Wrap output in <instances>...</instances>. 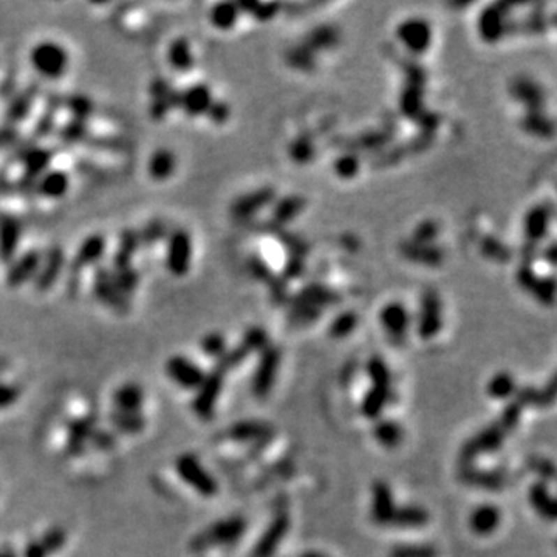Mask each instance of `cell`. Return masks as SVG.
<instances>
[{"mask_svg": "<svg viewBox=\"0 0 557 557\" xmlns=\"http://www.w3.org/2000/svg\"><path fill=\"white\" fill-rule=\"evenodd\" d=\"M522 412L523 407L520 406L516 399L506 406L503 412L500 413L497 421L484 427L483 431L474 435L473 438H469L461 446L460 459L463 464H473V461L478 459L480 455H487L498 451V449L503 446L506 437H508L512 431H516V427L520 423V418H522Z\"/></svg>", "mask_w": 557, "mask_h": 557, "instance_id": "cell-1", "label": "cell"}, {"mask_svg": "<svg viewBox=\"0 0 557 557\" xmlns=\"http://www.w3.org/2000/svg\"><path fill=\"white\" fill-rule=\"evenodd\" d=\"M367 376L371 387L362 399L361 412L366 418L376 419L392 399L390 369L380 356H375L367 362Z\"/></svg>", "mask_w": 557, "mask_h": 557, "instance_id": "cell-2", "label": "cell"}, {"mask_svg": "<svg viewBox=\"0 0 557 557\" xmlns=\"http://www.w3.org/2000/svg\"><path fill=\"white\" fill-rule=\"evenodd\" d=\"M246 531V520L240 516L221 519L208 530L197 534L191 542V549L195 553L206 551L214 547H230L237 544Z\"/></svg>", "mask_w": 557, "mask_h": 557, "instance_id": "cell-3", "label": "cell"}, {"mask_svg": "<svg viewBox=\"0 0 557 557\" xmlns=\"http://www.w3.org/2000/svg\"><path fill=\"white\" fill-rule=\"evenodd\" d=\"M177 474L181 480L197 491L203 497H214L218 491V483L211 473H208L202 461L192 454H181L175 461Z\"/></svg>", "mask_w": 557, "mask_h": 557, "instance_id": "cell-4", "label": "cell"}, {"mask_svg": "<svg viewBox=\"0 0 557 557\" xmlns=\"http://www.w3.org/2000/svg\"><path fill=\"white\" fill-rule=\"evenodd\" d=\"M31 64L42 76L56 80L64 75L68 66V54L56 42H40L31 52Z\"/></svg>", "mask_w": 557, "mask_h": 557, "instance_id": "cell-5", "label": "cell"}, {"mask_svg": "<svg viewBox=\"0 0 557 557\" xmlns=\"http://www.w3.org/2000/svg\"><path fill=\"white\" fill-rule=\"evenodd\" d=\"M192 262V239L186 230L172 231L168 239L166 267L175 277H183L189 273Z\"/></svg>", "mask_w": 557, "mask_h": 557, "instance_id": "cell-6", "label": "cell"}, {"mask_svg": "<svg viewBox=\"0 0 557 557\" xmlns=\"http://www.w3.org/2000/svg\"><path fill=\"white\" fill-rule=\"evenodd\" d=\"M225 383V373L218 369L214 367L211 373H206L203 384L197 389V395L192 401V409L197 413L200 418L209 419L216 410V404L218 401V396L221 394Z\"/></svg>", "mask_w": 557, "mask_h": 557, "instance_id": "cell-7", "label": "cell"}, {"mask_svg": "<svg viewBox=\"0 0 557 557\" xmlns=\"http://www.w3.org/2000/svg\"><path fill=\"white\" fill-rule=\"evenodd\" d=\"M260 359L253 375V394L257 398H265L273 389L278 366H281V352L276 347H267L260 352Z\"/></svg>", "mask_w": 557, "mask_h": 557, "instance_id": "cell-8", "label": "cell"}, {"mask_svg": "<svg viewBox=\"0 0 557 557\" xmlns=\"http://www.w3.org/2000/svg\"><path fill=\"white\" fill-rule=\"evenodd\" d=\"M291 520L290 516L285 511L274 514V517L271 519L269 525L263 534L255 542V545L251 551V557H273L277 551L278 545L282 544V540L287 537L290 531Z\"/></svg>", "mask_w": 557, "mask_h": 557, "instance_id": "cell-9", "label": "cell"}, {"mask_svg": "<svg viewBox=\"0 0 557 557\" xmlns=\"http://www.w3.org/2000/svg\"><path fill=\"white\" fill-rule=\"evenodd\" d=\"M398 39L409 52L421 54L431 47L432 28L429 22L421 17H410L398 25Z\"/></svg>", "mask_w": 557, "mask_h": 557, "instance_id": "cell-10", "label": "cell"}, {"mask_svg": "<svg viewBox=\"0 0 557 557\" xmlns=\"http://www.w3.org/2000/svg\"><path fill=\"white\" fill-rule=\"evenodd\" d=\"M93 292L95 296L110 309H115L119 313H127L131 309L127 296L121 291L112 277V271L105 267L96 268L95 282H93Z\"/></svg>", "mask_w": 557, "mask_h": 557, "instance_id": "cell-11", "label": "cell"}, {"mask_svg": "<svg viewBox=\"0 0 557 557\" xmlns=\"http://www.w3.org/2000/svg\"><path fill=\"white\" fill-rule=\"evenodd\" d=\"M166 373L177 385L186 390H197L206 376L202 367L181 355L169 358L166 362Z\"/></svg>", "mask_w": 557, "mask_h": 557, "instance_id": "cell-12", "label": "cell"}, {"mask_svg": "<svg viewBox=\"0 0 557 557\" xmlns=\"http://www.w3.org/2000/svg\"><path fill=\"white\" fill-rule=\"evenodd\" d=\"M396 511V505L394 500V492L389 487L387 482L376 480L371 487V503H370V516L371 520L380 526L392 525Z\"/></svg>", "mask_w": 557, "mask_h": 557, "instance_id": "cell-13", "label": "cell"}, {"mask_svg": "<svg viewBox=\"0 0 557 557\" xmlns=\"http://www.w3.org/2000/svg\"><path fill=\"white\" fill-rule=\"evenodd\" d=\"M460 480L468 487L484 489V491H500L506 487V474L498 469H480L473 464H463L460 470Z\"/></svg>", "mask_w": 557, "mask_h": 557, "instance_id": "cell-14", "label": "cell"}, {"mask_svg": "<svg viewBox=\"0 0 557 557\" xmlns=\"http://www.w3.org/2000/svg\"><path fill=\"white\" fill-rule=\"evenodd\" d=\"M441 328V304L435 292H427L419 305L418 334L423 339H432Z\"/></svg>", "mask_w": 557, "mask_h": 557, "instance_id": "cell-15", "label": "cell"}, {"mask_svg": "<svg viewBox=\"0 0 557 557\" xmlns=\"http://www.w3.org/2000/svg\"><path fill=\"white\" fill-rule=\"evenodd\" d=\"M380 322L390 338L403 339L410 327L409 310L401 302H390L381 310Z\"/></svg>", "mask_w": 557, "mask_h": 557, "instance_id": "cell-16", "label": "cell"}, {"mask_svg": "<svg viewBox=\"0 0 557 557\" xmlns=\"http://www.w3.org/2000/svg\"><path fill=\"white\" fill-rule=\"evenodd\" d=\"M64 265H66V254L62 249L58 246L50 249L45 260L40 262L38 273L34 276V288L38 291H48L58 281Z\"/></svg>", "mask_w": 557, "mask_h": 557, "instance_id": "cell-17", "label": "cell"}, {"mask_svg": "<svg viewBox=\"0 0 557 557\" xmlns=\"http://www.w3.org/2000/svg\"><path fill=\"white\" fill-rule=\"evenodd\" d=\"M477 27L480 38L488 44H494V42L502 39L506 33V20L502 5H491L488 8H484L478 16Z\"/></svg>", "mask_w": 557, "mask_h": 557, "instance_id": "cell-18", "label": "cell"}, {"mask_svg": "<svg viewBox=\"0 0 557 557\" xmlns=\"http://www.w3.org/2000/svg\"><path fill=\"white\" fill-rule=\"evenodd\" d=\"M20 234H22V228L16 217L8 216V214L0 216V260L11 262L14 259Z\"/></svg>", "mask_w": 557, "mask_h": 557, "instance_id": "cell-19", "label": "cell"}, {"mask_svg": "<svg viewBox=\"0 0 557 557\" xmlns=\"http://www.w3.org/2000/svg\"><path fill=\"white\" fill-rule=\"evenodd\" d=\"M40 262H42V255L39 251H34V249L25 253L24 255H20L19 259L10 267L8 274H6V283H8V287L17 288L24 282L30 281V278L38 273Z\"/></svg>", "mask_w": 557, "mask_h": 557, "instance_id": "cell-20", "label": "cell"}, {"mask_svg": "<svg viewBox=\"0 0 557 557\" xmlns=\"http://www.w3.org/2000/svg\"><path fill=\"white\" fill-rule=\"evenodd\" d=\"M212 91L206 84H194L181 91V105L189 117L206 115L212 104Z\"/></svg>", "mask_w": 557, "mask_h": 557, "instance_id": "cell-21", "label": "cell"}, {"mask_svg": "<svg viewBox=\"0 0 557 557\" xmlns=\"http://www.w3.org/2000/svg\"><path fill=\"white\" fill-rule=\"evenodd\" d=\"M500 522H502V512L497 506L489 503L477 506L469 517L470 530L478 535L492 534L500 526Z\"/></svg>", "mask_w": 557, "mask_h": 557, "instance_id": "cell-22", "label": "cell"}, {"mask_svg": "<svg viewBox=\"0 0 557 557\" xmlns=\"http://www.w3.org/2000/svg\"><path fill=\"white\" fill-rule=\"evenodd\" d=\"M226 435L232 441H239V443L255 441V443H259V441L271 438V435H273V431H271V427L268 424L260 423V421L244 419V421H239V423L232 424L230 429H228Z\"/></svg>", "mask_w": 557, "mask_h": 557, "instance_id": "cell-23", "label": "cell"}, {"mask_svg": "<svg viewBox=\"0 0 557 557\" xmlns=\"http://www.w3.org/2000/svg\"><path fill=\"white\" fill-rule=\"evenodd\" d=\"M105 246V239L103 235H90V237L82 242L76 255L73 257V260H71V269L81 271L93 265V263H96L104 255Z\"/></svg>", "mask_w": 557, "mask_h": 557, "instance_id": "cell-24", "label": "cell"}, {"mask_svg": "<svg viewBox=\"0 0 557 557\" xmlns=\"http://www.w3.org/2000/svg\"><path fill=\"white\" fill-rule=\"evenodd\" d=\"M70 178L67 172L61 169H48L36 181V194L45 198H61L67 194Z\"/></svg>", "mask_w": 557, "mask_h": 557, "instance_id": "cell-25", "label": "cell"}, {"mask_svg": "<svg viewBox=\"0 0 557 557\" xmlns=\"http://www.w3.org/2000/svg\"><path fill=\"white\" fill-rule=\"evenodd\" d=\"M528 500H530V505L542 519L548 520V522L556 520V502L548 489V484L544 480L531 484L530 489H528Z\"/></svg>", "mask_w": 557, "mask_h": 557, "instance_id": "cell-26", "label": "cell"}, {"mask_svg": "<svg viewBox=\"0 0 557 557\" xmlns=\"http://www.w3.org/2000/svg\"><path fill=\"white\" fill-rule=\"evenodd\" d=\"M53 160V152L44 147H30L27 149L22 155V163L25 169V177L38 180L40 175H44L50 163Z\"/></svg>", "mask_w": 557, "mask_h": 557, "instance_id": "cell-27", "label": "cell"}, {"mask_svg": "<svg viewBox=\"0 0 557 557\" xmlns=\"http://www.w3.org/2000/svg\"><path fill=\"white\" fill-rule=\"evenodd\" d=\"M429 523V512L423 506L418 505H404L396 506L392 525L403 530H412V528H421Z\"/></svg>", "mask_w": 557, "mask_h": 557, "instance_id": "cell-28", "label": "cell"}, {"mask_svg": "<svg viewBox=\"0 0 557 557\" xmlns=\"http://www.w3.org/2000/svg\"><path fill=\"white\" fill-rule=\"evenodd\" d=\"M177 168L175 155L169 151V149H158L154 152L151 160L147 164L149 175H151L156 181H164L169 177H172L174 170Z\"/></svg>", "mask_w": 557, "mask_h": 557, "instance_id": "cell-29", "label": "cell"}, {"mask_svg": "<svg viewBox=\"0 0 557 557\" xmlns=\"http://www.w3.org/2000/svg\"><path fill=\"white\" fill-rule=\"evenodd\" d=\"M142 401H144V392H142L138 384L133 383L121 385L115 392V396H113V403L117 406V410L124 412H140Z\"/></svg>", "mask_w": 557, "mask_h": 557, "instance_id": "cell-30", "label": "cell"}, {"mask_svg": "<svg viewBox=\"0 0 557 557\" xmlns=\"http://www.w3.org/2000/svg\"><path fill=\"white\" fill-rule=\"evenodd\" d=\"M93 432H95V421H93V418L87 417L75 419L68 426V451L71 454H80L85 446V441L91 438Z\"/></svg>", "mask_w": 557, "mask_h": 557, "instance_id": "cell-31", "label": "cell"}, {"mask_svg": "<svg viewBox=\"0 0 557 557\" xmlns=\"http://www.w3.org/2000/svg\"><path fill=\"white\" fill-rule=\"evenodd\" d=\"M36 95H38V90H36V85H31V87H28L25 91L14 98L8 110H6V121L11 124H17L20 121H24L31 110Z\"/></svg>", "mask_w": 557, "mask_h": 557, "instance_id": "cell-32", "label": "cell"}, {"mask_svg": "<svg viewBox=\"0 0 557 557\" xmlns=\"http://www.w3.org/2000/svg\"><path fill=\"white\" fill-rule=\"evenodd\" d=\"M168 59L175 70L188 71L194 66V54L191 52L189 42L184 38H178L170 42L168 50Z\"/></svg>", "mask_w": 557, "mask_h": 557, "instance_id": "cell-33", "label": "cell"}, {"mask_svg": "<svg viewBox=\"0 0 557 557\" xmlns=\"http://www.w3.org/2000/svg\"><path fill=\"white\" fill-rule=\"evenodd\" d=\"M373 437L384 447H396L403 441L404 431L394 419H380L373 427Z\"/></svg>", "mask_w": 557, "mask_h": 557, "instance_id": "cell-34", "label": "cell"}, {"mask_svg": "<svg viewBox=\"0 0 557 557\" xmlns=\"http://www.w3.org/2000/svg\"><path fill=\"white\" fill-rule=\"evenodd\" d=\"M240 10L237 3L232 2H221L214 5V8L211 10V22L212 25L221 31H228L235 25V22L239 20Z\"/></svg>", "mask_w": 557, "mask_h": 557, "instance_id": "cell-35", "label": "cell"}, {"mask_svg": "<svg viewBox=\"0 0 557 557\" xmlns=\"http://www.w3.org/2000/svg\"><path fill=\"white\" fill-rule=\"evenodd\" d=\"M548 223H549V212L545 208H542V206H537V208H534L528 212L525 217V234L528 240L537 242L540 239H544V235L547 234L548 230Z\"/></svg>", "mask_w": 557, "mask_h": 557, "instance_id": "cell-36", "label": "cell"}, {"mask_svg": "<svg viewBox=\"0 0 557 557\" xmlns=\"http://www.w3.org/2000/svg\"><path fill=\"white\" fill-rule=\"evenodd\" d=\"M269 191H255L253 194L240 197L237 202L232 205V214L237 217H249L253 216L257 209H260L269 202Z\"/></svg>", "mask_w": 557, "mask_h": 557, "instance_id": "cell-37", "label": "cell"}, {"mask_svg": "<svg viewBox=\"0 0 557 557\" xmlns=\"http://www.w3.org/2000/svg\"><path fill=\"white\" fill-rule=\"evenodd\" d=\"M517 387L516 381H514L512 375L508 371H500L494 375L488 383V394L494 399H510L512 395H516Z\"/></svg>", "mask_w": 557, "mask_h": 557, "instance_id": "cell-38", "label": "cell"}, {"mask_svg": "<svg viewBox=\"0 0 557 557\" xmlns=\"http://www.w3.org/2000/svg\"><path fill=\"white\" fill-rule=\"evenodd\" d=\"M112 423L121 432L137 433L144 427V418L140 412L115 410L112 413Z\"/></svg>", "mask_w": 557, "mask_h": 557, "instance_id": "cell-39", "label": "cell"}, {"mask_svg": "<svg viewBox=\"0 0 557 557\" xmlns=\"http://www.w3.org/2000/svg\"><path fill=\"white\" fill-rule=\"evenodd\" d=\"M389 557H437V548L429 544H401L390 549Z\"/></svg>", "mask_w": 557, "mask_h": 557, "instance_id": "cell-40", "label": "cell"}, {"mask_svg": "<svg viewBox=\"0 0 557 557\" xmlns=\"http://www.w3.org/2000/svg\"><path fill=\"white\" fill-rule=\"evenodd\" d=\"M514 93H516L519 101L522 99L525 104L533 107V109H537L542 104V90L539 89V85L533 84L531 81L519 80L517 84L514 85Z\"/></svg>", "mask_w": 557, "mask_h": 557, "instance_id": "cell-41", "label": "cell"}, {"mask_svg": "<svg viewBox=\"0 0 557 557\" xmlns=\"http://www.w3.org/2000/svg\"><path fill=\"white\" fill-rule=\"evenodd\" d=\"M67 109L70 110L73 119L81 121V123H87V119L93 113V103L89 96L84 95H71L66 101Z\"/></svg>", "mask_w": 557, "mask_h": 557, "instance_id": "cell-42", "label": "cell"}, {"mask_svg": "<svg viewBox=\"0 0 557 557\" xmlns=\"http://www.w3.org/2000/svg\"><path fill=\"white\" fill-rule=\"evenodd\" d=\"M240 13H249L251 16H254L257 20H262V22H267V20L273 19L277 10L281 8L278 3H257V2H244L237 3Z\"/></svg>", "mask_w": 557, "mask_h": 557, "instance_id": "cell-43", "label": "cell"}, {"mask_svg": "<svg viewBox=\"0 0 557 557\" xmlns=\"http://www.w3.org/2000/svg\"><path fill=\"white\" fill-rule=\"evenodd\" d=\"M356 324H358V318H356L355 313H342L332 322L330 334L333 338H346L355 330Z\"/></svg>", "mask_w": 557, "mask_h": 557, "instance_id": "cell-44", "label": "cell"}, {"mask_svg": "<svg viewBox=\"0 0 557 557\" xmlns=\"http://www.w3.org/2000/svg\"><path fill=\"white\" fill-rule=\"evenodd\" d=\"M112 277H113V281H115L117 287L123 291L126 296L128 295V292H132L135 288H137L138 281H140L137 271H135L132 267L113 269Z\"/></svg>", "mask_w": 557, "mask_h": 557, "instance_id": "cell-45", "label": "cell"}, {"mask_svg": "<svg viewBox=\"0 0 557 557\" xmlns=\"http://www.w3.org/2000/svg\"><path fill=\"white\" fill-rule=\"evenodd\" d=\"M202 350L205 355L211 356V358L220 359L226 353V339L221 333H208L202 339Z\"/></svg>", "mask_w": 557, "mask_h": 557, "instance_id": "cell-46", "label": "cell"}, {"mask_svg": "<svg viewBox=\"0 0 557 557\" xmlns=\"http://www.w3.org/2000/svg\"><path fill=\"white\" fill-rule=\"evenodd\" d=\"M168 234V226L163 223L161 220H154L151 223H147L141 231H138L140 244L141 245H155L156 242H160L164 235Z\"/></svg>", "mask_w": 557, "mask_h": 557, "instance_id": "cell-47", "label": "cell"}, {"mask_svg": "<svg viewBox=\"0 0 557 557\" xmlns=\"http://www.w3.org/2000/svg\"><path fill=\"white\" fill-rule=\"evenodd\" d=\"M87 123L71 119L62 127L61 138L66 142H70V144H75V142H81L87 138Z\"/></svg>", "mask_w": 557, "mask_h": 557, "instance_id": "cell-48", "label": "cell"}, {"mask_svg": "<svg viewBox=\"0 0 557 557\" xmlns=\"http://www.w3.org/2000/svg\"><path fill=\"white\" fill-rule=\"evenodd\" d=\"M66 539H67L66 531H64L62 528L56 526V528H52V530H48L39 540H40V544L44 545V548L47 549V553L50 556L64 547V544H66Z\"/></svg>", "mask_w": 557, "mask_h": 557, "instance_id": "cell-49", "label": "cell"}, {"mask_svg": "<svg viewBox=\"0 0 557 557\" xmlns=\"http://www.w3.org/2000/svg\"><path fill=\"white\" fill-rule=\"evenodd\" d=\"M141 246L140 244V237H138V231H133V230H126L121 232L119 235V245L118 249L123 253H127L128 255H133L137 253V249Z\"/></svg>", "mask_w": 557, "mask_h": 557, "instance_id": "cell-50", "label": "cell"}, {"mask_svg": "<svg viewBox=\"0 0 557 557\" xmlns=\"http://www.w3.org/2000/svg\"><path fill=\"white\" fill-rule=\"evenodd\" d=\"M314 149L311 146V142L309 140H304V138H299L295 142H292L291 146V155L292 158L297 160L299 163H306L309 161L311 156H313ZM296 161V163H297Z\"/></svg>", "mask_w": 557, "mask_h": 557, "instance_id": "cell-51", "label": "cell"}, {"mask_svg": "<svg viewBox=\"0 0 557 557\" xmlns=\"http://www.w3.org/2000/svg\"><path fill=\"white\" fill-rule=\"evenodd\" d=\"M358 161L352 155H344L336 161V172L342 178H352L358 172Z\"/></svg>", "mask_w": 557, "mask_h": 557, "instance_id": "cell-52", "label": "cell"}, {"mask_svg": "<svg viewBox=\"0 0 557 557\" xmlns=\"http://www.w3.org/2000/svg\"><path fill=\"white\" fill-rule=\"evenodd\" d=\"M206 115H208L214 121V123L223 124L225 121H228V118H230L231 109H230V105L223 101H212Z\"/></svg>", "mask_w": 557, "mask_h": 557, "instance_id": "cell-53", "label": "cell"}, {"mask_svg": "<svg viewBox=\"0 0 557 557\" xmlns=\"http://www.w3.org/2000/svg\"><path fill=\"white\" fill-rule=\"evenodd\" d=\"M299 200L297 198H290V200H285L281 205L277 206L276 209V216L281 218V220H290L291 217H295L297 211H299Z\"/></svg>", "mask_w": 557, "mask_h": 557, "instance_id": "cell-54", "label": "cell"}, {"mask_svg": "<svg viewBox=\"0 0 557 557\" xmlns=\"http://www.w3.org/2000/svg\"><path fill=\"white\" fill-rule=\"evenodd\" d=\"M19 398V389L16 385L10 384H0V409H5L11 404L17 401Z\"/></svg>", "mask_w": 557, "mask_h": 557, "instance_id": "cell-55", "label": "cell"}, {"mask_svg": "<svg viewBox=\"0 0 557 557\" xmlns=\"http://www.w3.org/2000/svg\"><path fill=\"white\" fill-rule=\"evenodd\" d=\"M534 470L542 478H544V482L547 483L548 480H554L556 477V468H554V463L551 460H537L534 461Z\"/></svg>", "mask_w": 557, "mask_h": 557, "instance_id": "cell-56", "label": "cell"}, {"mask_svg": "<svg viewBox=\"0 0 557 557\" xmlns=\"http://www.w3.org/2000/svg\"><path fill=\"white\" fill-rule=\"evenodd\" d=\"M54 110H56L54 107H52V109L47 110V112L44 113V117H42V118L39 119L38 126H36V133L40 135V137H44V135H47V133L53 128L54 117H56V112H54Z\"/></svg>", "mask_w": 557, "mask_h": 557, "instance_id": "cell-57", "label": "cell"}, {"mask_svg": "<svg viewBox=\"0 0 557 557\" xmlns=\"http://www.w3.org/2000/svg\"><path fill=\"white\" fill-rule=\"evenodd\" d=\"M90 440L95 443V446L99 447V449H109V447H112L113 443H115V438H113V435L109 433V432H104V431L93 432Z\"/></svg>", "mask_w": 557, "mask_h": 557, "instance_id": "cell-58", "label": "cell"}, {"mask_svg": "<svg viewBox=\"0 0 557 557\" xmlns=\"http://www.w3.org/2000/svg\"><path fill=\"white\" fill-rule=\"evenodd\" d=\"M24 557H48L47 549L40 544L39 539H34L28 542V545L24 549Z\"/></svg>", "mask_w": 557, "mask_h": 557, "instance_id": "cell-59", "label": "cell"}, {"mask_svg": "<svg viewBox=\"0 0 557 557\" xmlns=\"http://www.w3.org/2000/svg\"><path fill=\"white\" fill-rule=\"evenodd\" d=\"M435 228H437V226H435L433 223H423L417 230V239H419L421 235H424L423 240L432 239V235H435Z\"/></svg>", "mask_w": 557, "mask_h": 557, "instance_id": "cell-60", "label": "cell"}, {"mask_svg": "<svg viewBox=\"0 0 557 557\" xmlns=\"http://www.w3.org/2000/svg\"><path fill=\"white\" fill-rule=\"evenodd\" d=\"M299 557H327V556L322 553H318V551H305Z\"/></svg>", "mask_w": 557, "mask_h": 557, "instance_id": "cell-61", "label": "cell"}, {"mask_svg": "<svg viewBox=\"0 0 557 557\" xmlns=\"http://www.w3.org/2000/svg\"><path fill=\"white\" fill-rule=\"evenodd\" d=\"M0 557H17L13 551H8V549H5V551H0Z\"/></svg>", "mask_w": 557, "mask_h": 557, "instance_id": "cell-62", "label": "cell"}]
</instances>
